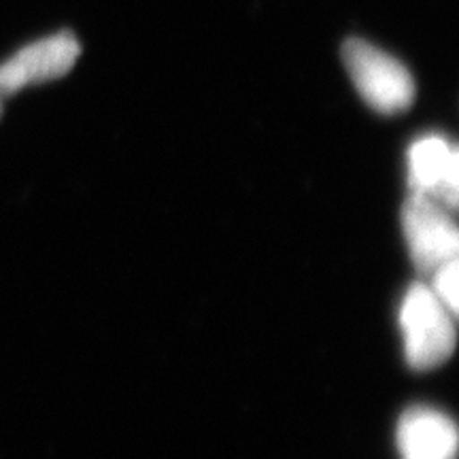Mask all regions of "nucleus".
<instances>
[{"instance_id": "1", "label": "nucleus", "mask_w": 459, "mask_h": 459, "mask_svg": "<svg viewBox=\"0 0 459 459\" xmlns=\"http://www.w3.org/2000/svg\"><path fill=\"white\" fill-rule=\"evenodd\" d=\"M455 315L438 300L432 287L412 283L400 307L406 361L412 370L443 366L455 351Z\"/></svg>"}, {"instance_id": "3", "label": "nucleus", "mask_w": 459, "mask_h": 459, "mask_svg": "<svg viewBox=\"0 0 459 459\" xmlns=\"http://www.w3.org/2000/svg\"><path fill=\"white\" fill-rule=\"evenodd\" d=\"M402 230L417 273L432 277L446 262L457 260L459 232L451 211L436 200L411 194L402 206Z\"/></svg>"}, {"instance_id": "8", "label": "nucleus", "mask_w": 459, "mask_h": 459, "mask_svg": "<svg viewBox=\"0 0 459 459\" xmlns=\"http://www.w3.org/2000/svg\"><path fill=\"white\" fill-rule=\"evenodd\" d=\"M0 115H3V102H0Z\"/></svg>"}, {"instance_id": "4", "label": "nucleus", "mask_w": 459, "mask_h": 459, "mask_svg": "<svg viewBox=\"0 0 459 459\" xmlns=\"http://www.w3.org/2000/svg\"><path fill=\"white\" fill-rule=\"evenodd\" d=\"M82 54V45L73 32H57L22 48L0 65V102L28 85L65 77L73 71Z\"/></svg>"}, {"instance_id": "5", "label": "nucleus", "mask_w": 459, "mask_h": 459, "mask_svg": "<svg viewBox=\"0 0 459 459\" xmlns=\"http://www.w3.org/2000/svg\"><path fill=\"white\" fill-rule=\"evenodd\" d=\"M409 186L443 204L451 213L459 200V153L445 136L429 134L415 141L409 149Z\"/></svg>"}, {"instance_id": "2", "label": "nucleus", "mask_w": 459, "mask_h": 459, "mask_svg": "<svg viewBox=\"0 0 459 459\" xmlns=\"http://www.w3.org/2000/svg\"><path fill=\"white\" fill-rule=\"evenodd\" d=\"M342 62L366 105L381 115H400L415 102V79L394 56L364 39L342 45Z\"/></svg>"}, {"instance_id": "7", "label": "nucleus", "mask_w": 459, "mask_h": 459, "mask_svg": "<svg viewBox=\"0 0 459 459\" xmlns=\"http://www.w3.org/2000/svg\"><path fill=\"white\" fill-rule=\"evenodd\" d=\"M457 277H459V264L457 260L446 262L438 271L432 274V291L438 296V300L445 304L449 311L455 315L459 308V290H457Z\"/></svg>"}, {"instance_id": "6", "label": "nucleus", "mask_w": 459, "mask_h": 459, "mask_svg": "<svg viewBox=\"0 0 459 459\" xmlns=\"http://www.w3.org/2000/svg\"><path fill=\"white\" fill-rule=\"evenodd\" d=\"M398 451L402 459H457V428L445 412L417 406L398 421Z\"/></svg>"}]
</instances>
